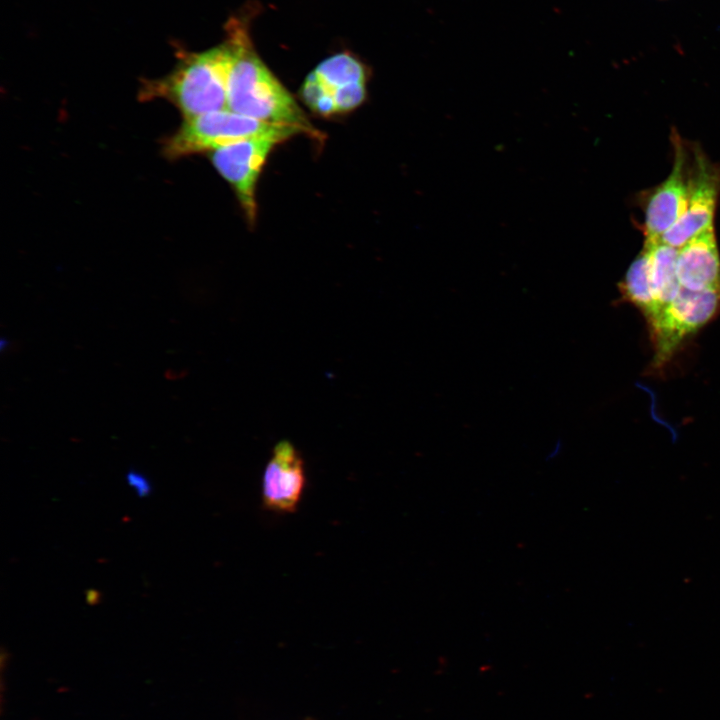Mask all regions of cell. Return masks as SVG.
Segmentation results:
<instances>
[{
    "mask_svg": "<svg viewBox=\"0 0 720 720\" xmlns=\"http://www.w3.org/2000/svg\"><path fill=\"white\" fill-rule=\"evenodd\" d=\"M366 97V82L349 84L336 89L333 98L337 113L348 112L358 107Z\"/></svg>",
    "mask_w": 720,
    "mask_h": 720,
    "instance_id": "5bb4252c",
    "label": "cell"
},
{
    "mask_svg": "<svg viewBox=\"0 0 720 720\" xmlns=\"http://www.w3.org/2000/svg\"><path fill=\"white\" fill-rule=\"evenodd\" d=\"M167 75L144 80L139 96L143 100L164 99L175 105L184 119L228 109V82L234 62L230 42L211 49L182 52Z\"/></svg>",
    "mask_w": 720,
    "mask_h": 720,
    "instance_id": "7a4b0ae2",
    "label": "cell"
},
{
    "mask_svg": "<svg viewBox=\"0 0 720 720\" xmlns=\"http://www.w3.org/2000/svg\"><path fill=\"white\" fill-rule=\"evenodd\" d=\"M298 134L305 132L295 126L263 122L223 109L184 119L165 142L164 153L169 158H180L255 137L274 136L285 141Z\"/></svg>",
    "mask_w": 720,
    "mask_h": 720,
    "instance_id": "3957f363",
    "label": "cell"
},
{
    "mask_svg": "<svg viewBox=\"0 0 720 720\" xmlns=\"http://www.w3.org/2000/svg\"><path fill=\"white\" fill-rule=\"evenodd\" d=\"M306 484L302 457L289 441L278 442L265 467L262 479L264 507L276 513H293Z\"/></svg>",
    "mask_w": 720,
    "mask_h": 720,
    "instance_id": "ba28073f",
    "label": "cell"
},
{
    "mask_svg": "<svg viewBox=\"0 0 720 720\" xmlns=\"http://www.w3.org/2000/svg\"><path fill=\"white\" fill-rule=\"evenodd\" d=\"M644 247L648 252L651 291L660 314L681 290L676 273L679 249L660 240H645Z\"/></svg>",
    "mask_w": 720,
    "mask_h": 720,
    "instance_id": "30bf717a",
    "label": "cell"
},
{
    "mask_svg": "<svg viewBox=\"0 0 720 720\" xmlns=\"http://www.w3.org/2000/svg\"><path fill=\"white\" fill-rule=\"evenodd\" d=\"M284 140L261 136L218 148L211 161L220 175L231 184L242 209L253 224L257 215L256 185L261 170L273 148Z\"/></svg>",
    "mask_w": 720,
    "mask_h": 720,
    "instance_id": "5b68a950",
    "label": "cell"
},
{
    "mask_svg": "<svg viewBox=\"0 0 720 720\" xmlns=\"http://www.w3.org/2000/svg\"><path fill=\"white\" fill-rule=\"evenodd\" d=\"M693 154L694 161L689 173L686 210L659 239L677 249L713 227V218L720 193V167L712 164L696 147Z\"/></svg>",
    "mask_w": 720,
    "mask_h": 720,
    "instance_id": "8992f818",
    "label": "cell"
},
{
    "mask_svg": "<svg viewBox=\"0 0 720 720\" xmlns=\"http://www.w3.org/2000/svg\"><path fill=\"white\" fill-rule=\"evenodd\" d=\"M126 482L139 497H147L152 492V483L149 478L136 469L128 470L126 473Z\"/></svg>",
    "mask_w": 720,
    "mask_h": 720,
    "instance_id": "9a60e30c",
    "label": "cell"
},
{
    "mask_svg": "<svg viewBox=\"0 0 720 720\" xmlns=\"http://www.w3.org/2000/svg\"><path fill=\"white\" fill-rule=\"evenodd\" d=\"M308 720H310V719H308Z\"/></svg>",
    "mask_w": 720,
    "mask_h": 720,
    "instance_id": "2e32d148",
    "label": "cell"
},
{
    "mask_svg": "<svg viewBox=\"0 0 720 720\" xmlns=\"http://www.w3.org/2000/svg\"><path fill=\"white\" fill-rule=\"evenodd\" d=\"M225 29L234 52L227 108L259 121L295 126L311 137H319L293 96L257 55L247 23L233 17Z\"/></svg>",
    "mask_w": 720,
    "mask_h": 720,
    "instance_id": "6da1fadb",
    "label": "cell"
},
{
    "mask_svg": "<svg viewBox=\"0 0 720 720\" xmlns=\"http://www.w3.org/2000/svg\"><path fill=\"white\" fill-rule=\"evenodd\" d=\"M305 103L315 112L329 116L337 113L332 94L312 71L305 79L302 87Z\"/></svg>",
    "mask_w": 720,
    "mask_h": 720,
    "instance_id": "4fadbf2b",
    "label": "cell"
},
{
    "mask_svg": "<svg viewBox=\"0 0 720 720\" xmlns=\"http://www.w3.org/2000/svg\"><path fill=\"white\" fill-rule=\"evenodd\" d=\"M332 94L336 89L359 82H366L363 65L353 56L341 53L322 61L313 71Z\"/></svg>",
    "mask_w": 720,
    "mask_h": 720,
    "instance_id": "7c38bea8",
    "label": "cell"
},
{
    "mask_svg": "<svg viewBox=\"0 0 720 720\" xmlns=\"http://www.w3.org/2000/svg\"><path fill=\"white\" fill-rule=\"evenodd\" d=\"M720 313V288L679 294L648 326L654 345L653 366L665 365L690 336Z\"/></svg>",
    "mask_w": 720,
    "mask_h": 720,
    "instance_id": "277c9868",
    "label": "cell"
},
{
    "mask_svg": "<svg viewBox=\"0 0 720 720\" xmlns=\"http://www.w3.org/2000/svg\"><path fill=\"white\" fill-rule=\"evenodd\" d=\"M619 290L622 300L635 306L645 317L648 326L658 316L650 286L648 252L645 247L629 266L619 283Z\"/></svg>",
    "mask_w": 720,
    "mask_h": 720,
    "instance_id": "8fae6325",
    "label": "cell"
},
{
    "mask_svg": "<svg viewBox=\"0 0 720 720\" xmlns=\"http://www.w3.org/2000/svg\"><path fill=\"white\" fill-rule=\"evenodd\" d=\"M676 273L683 289L704 291L720 288V256L713 227L679 249Z\"/></svg>",
    "mask_w": 720,
    "mask_h": 720,
    "instance_id": "9c48e42d",
    "label": "cell"
},
{
    "mask_svg": "<svg viewBox=\"0 0 720 720\" xmlns=\"http://www.w3.org/2000/svg\"><path fill=\"white\" fill-rule=\"evenodd\" d=\"M674 163L668 178L648 196L645 205L643 231L646 240H659L686 210L689 176L684 145L673 135Z\"/></svg>",
    "mask_w": 720,
    "mask_h": 720,
    "instance_id": "52a82bcc",
    "label": "cell"
}]
</instances>
